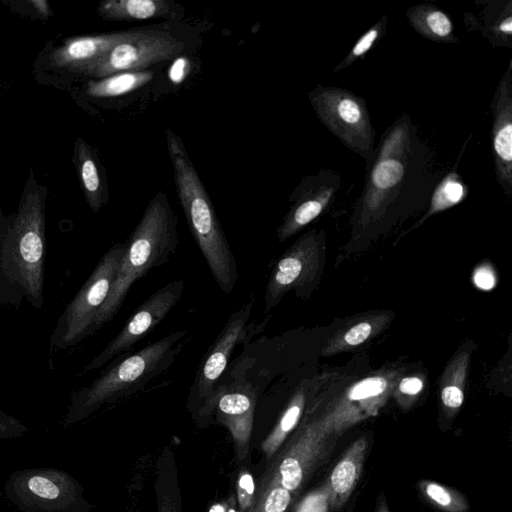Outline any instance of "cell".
Returning <instances> with one entry per match:
<instances>
[{
    "label": "cell",
    "instance_id": "cell-3",
    "mask_svg": "<svg viewBox=\"0 0 512 512\" xmlns=\"http://www.w3.org/2000/svg\"><path fill=\"white\" fill-rule=\"evenodd\" d=\"M179 244L177 217L163 191L148 203L127 241L109 294L98 310L89 336L111 321L135 282L166 264Z\"/></svg>",
    "mask_w": 512,
    "mask_h": 512
},
{
    "label": "cell",
    "instance_id": "cell-19",
    "mask_svg": "<svg viewBox=\"0 0 512 512\" xmlns=\"http://www.w3.org/2000/svg\"><path fill=\"white\" fill-rule=\"evenodd\" d=\"M74 163L85 199L93 212H98L108 200L106 179L93 149L81 138L74 146Z\"/></svg>",
    "mask_w": 512,
    "mask_h": 512
},
{
    "label": "cell",
    "instance_id": "cell-31",
    "mask_svg": "<svg viewBox=\"0 0 512 512\" xmlns=\"http://www.w3.org/2000/svg\"><path fill=\"white\" fill-rule=\"evenodd\" d=\"M387 384L381 377H371L356 383L347 393L349 402H366L380 396Z\"/></svg>",
    "mask_w": 512,
    "mask_h": 512
},
{
    "label": "cell",
    "instance_id": "cell-1",
    "mask_svg": "<svg viewBox=\"0 0 512 512\" xmlns=\"http://www.w3.org/2000/svg\"><path fill=\"white\" fill-rule=\"evenodd\" d=\"M435 185L432 152L410 114L404 112L382 133L366 163L357 222L368 227L388 215L415 208L430 199Z\"/></svg>",
    "mask_w": 512,
    "mask_h": 512
},
{
    "label": "cell",
    "instance_id": "cell-25",
    "mask_svg": "<svg viewBox=\"0 0 512 512\" xmlns=\"http://www.w3.org/2000/svg\"><path fill=\"white\" fill-rule=\"evenodd\" d=\"M152 71H126L119 72L97 80H92L85 86L88 96L107 98L123 95L134 91L153 78Z\"/></svg>",
    "mask_w": 512,
    "mask_h": 512
},
{
    "label": "cell",
    "instance_id": "cell-30",
    "mask_svg": "<svg viewBox=\"0 0 512 512\" xmlns=\"http://www.w3.org/2000/svg\"><path fill=\"white\" fill-rule=\"evenodd\" d=\"M255 480L246 466H242L236 480L235 497L240 512H247L256 494Z\"/></svg>",
    "mask_w": 512,
    "mask_h": 512
},
{
    "label": "cell",
    "instance_id": "cell-27",
    "mask_svg": "<svg viewBox=\"0 0 512 512\" xmlns=\"http://www.w3.org/2000/svg\"><path fill=\"white\" fill-rule=\"evenodd\" d=\"M418 489L422 496L443 512H467L469 503L465 495L456 489L432 480H421Z\"/></svg>",
    "mask_w": 512,
    "mask_h": 512
},
{
    "label": "cell",
    "instance_id": "cell-28",
    "mask_svg": "<svg viewBox=\"0 0 512 512\" xmlns=\"http://www.w3.org/2000/svg\"><path fill=\"white\" fill-rule=\"evenodd\" d=\"M172 456L163 455L161 458L157 483V512H182L178 483L176 478L171 477L174 469Z\"/></svg>",
    "mask_w": 512,
    "mask_h": 512
},
{
    "label": "cell",
    "instance_id": "cell-24",
    "mask_svg": "<svg viewBox=\"0 0 512 512\" xmlns=\"http://www.w3.org/2000/svg\"><path fill=\"white\" fill-rule=\"evenodd\" d=\"M306 403L303 391H297L288 402L280 418L262 441L261 450L269 460L285 443L288 436L296 429Z\"/></svg>",
    "mask_w": 512,
    "mask_h": 512
},
{
    "label": "cell",
    "instance_id": "cell-33",
    "mask_svg": "<svg viewBox=\"0 0 512 512\" xmlns=\"http://www.w3.org/2000/svg\"><path fill=\"white\" fill-rule=\"evenodd\" d=\"M28 427L19 419L0 410V440H17L24 437Z\"/></svg>",
    "mask_w": 512,
    "mask_h": 512
},
{
    "label": "cell",
    "instance_id": "cell-21",
    "mask_svg": "<svg viewBox=\"0 0 512 512\" xmlns=\"http://www.w3.org/2000/svg\"><path fill=\"white\" fill-rule=\"evenodd\" d=\"M410 26L422 37L442 44L458 41L450 16L441 8L431 3H420L406 10Z\"/></svg>",
    "mask_w": 512,
    "mask_h": 512
},
{
    "label": "cell",
    "instance_id": "cell-18",
    "mask_svg": "<svg viewBox=\"0 0 512 512\" xmlns=\"http://www.w3.org/2000/svg\"><path fill=\"white\" fill-rule=\"evenodd\" d=\"M367 454V440L362 437L354 441L334 466L325 481L330 497V511L342 508L354 491L362 474Z\"/></svg>",
    "mask_w": 512,
    "mask_h": 512
},
{
    "label": "cell",
    "instance_id": "cell-12",
    "mask_svg": "<svg viewBox=\"0 0 512 512\" xmlns=\"http://www.w3.org/2000/svg\"><path fill=\"white\" fill-rule=\"evenodd\" d=\"M184 288V281L178 279L157 289L137 308L113 340L90 361L84 372H92L129 353L177 305Z\"/></svg>",
    "mask_w": 512,
    "mask_h": 512
},
{
    "label": "cell",
    "instance_id": "cell-41",
    "mask_svg": "<svg viewBox=\"0 0 512 512\" xmlns=\"http://www.w3.org/2000/svg\"><path fill=\"white\" fill-rule=\"evenodd\" d=\"M375 512H389L385 495L381 494L378 497Z\"/></svg>",
    "mask_w": 512,
    "mask_h": 512
},
{
    "label": "cell",
    "instance_id": "cell-20",
    "mask_svg": "<svg viewBox=\"0 0 512 512\" xmlns=\"http://www.w3.org/2000/svg\"><path fill=\"white\" fill-rule=\"evenodd\" d=\"M479 13L473 16L478 29L493 47L512 48V1L477 0ZM471 18V19H472Z\"/></svg>",
    "mask_w": 512,
    "mask_h": 512
},
{
    "label": "cell",
    "instance_id": "cell-17",
    "mask_svg": "<svg viewBox=\"0 0 512 512\" xmlns=\"http://www.w3.org/2000/svg\"><path fill=\"white\" fill-rule=\"evenodd\" d=\"M129 32L130 30H126L66 38L50 51L47 57L48 66L79 73L124 39Z\"/></svg>",
    "mask_w": 512,
    "mask_h": 512
},
{
    "label": "cell",
    "instance_id": "cell-26",
    "mask_svg": "<svg viewBox=\"0 0 512 512\" xmlns=\"http://www.w3.org/2000/svg\"><path fill=\"white\" fill-rule=\"evenodd\" d=\"M294 495L273 476L263 472L256 486L254 501L247 512H288Z\"/></svg>",
    "mask_w": 512,
    "mask_h": 512
},
{
    "label": "cell",
    "instance_id": "cell-15",
    "mask_svg": "<svg viewBox=\"0 0 512 512\" xmlns=\"http://www.w3.org/2000/svg\"><path fill=\"white\" fill-rule=\"evenodd\" d=\"M491 142L496 180L512 196V59L500 78L490 104Z\"/></svg>",
    "mask_w": 512,
    "mask_h": 512
},
{
    "label": "cell",
    "instance_id": "cell-4",
    "mask_svg": "<svg viewBox=\"0 0 512 512\" xmlns=\"http://www.w3.org/2000/svg\"><path fill=\"white\" fill-rule=\"evenodd\" d=\"M166 141L188 228L218 287L230 294L238 282V265L212 201L181 138L168 128Z\"/></svg>",
    "mask_w": 512,
    "mask_h": 512
},
{
    "label": "cell",
    "instance_id": "cell-36",
    "mask_svg": "<svg viewBox=\"0 0 512 512\" xmlns=\"http://www.w3.org/2000/svg\"><path fill=\"white\" fill-rule=\"evenodd\" d=\"M190 63L185 57H177L169 68V78L172 82L181 83L189 73Z\"/></svg>",
    "mask_w": 512,
    "mask_h": 512
},
{
    "label": "cell",
    "instance_id": "cell-16",
    "mask_svg": "<svg viewBox=\"0 0 512 512\" xmlns=\"http://www.w3.org/2000/svg\"><path fill=\"white\" fill-rule=\"evenodd\" d=\"M314 238L299 239L286 250L272 269L265 294L264 310L269 312L290 289H299L310 278L313 269Z\"/></svg>",
    "mask_w": 512,
    "mask_h": 512
},
{
    "label": "cell",
    "instance_id": "cell-34",
    "mask_svg": "<svg viewBox=\"0 0 512 512\" xmlns=\"http://www.w3.org/2000/svg\"><path fill=\"white\" fill-rule=\"evenodd\" d=\"M373 331L369 321L359 322L346 331L342 341L346 346H357L366 341Z\"/></svg>",
    "mask_w": 512,
    "mask_h": 512
},
{
    "label": "cell",
    "instance_id": "cell-9",
    "mask_svg": "<svg viewBox=\"0 0 512 512\" xmlns=\"http://www.w3.org/2000/svg\"><path fill=\"white\" fill-rule=\"evenodd\" d=\"M337 438L324 428L322 420L306 423L267 460L263 472L295 496L329 457Z\"/></svg>",
    "mask_w": 512,
    "mask_h": 512
},
{
    "label": "cell",
    "instance_id": "cell-37",
    "mask_svg": "<svg viewBox=\"0 0 512 512\" xmlns=\"http://www.w3.org/2000/svg\"><path fill=\"white\" fill-rule=\"evenodd\" d=\"M474 282L477 287L483 290H490L495 285V276L487 267L478 268L474 273Z\"/></svg>",
    "mask_w": 512,
    "mask_h": 512
},
{
    "label": "cell",
    "instance_id": "cell-29",
    "mask_svg": "<svg viewBox=\"0 0 512 512\" xmlns=\"http://www.w3.org/2000/svg\"><path fill=\"white\" fill-rule=\"evenodd\" d=\"M387 26L388 18L383 15L358 38L344 59L336 65L332 72L338 73L363 58L383 38Z\"/></svg>",
    "mask_w": 512,
    "mask_h": 512
},
{
    "label": "cell",
    "instance_id": "cell-23",
    "mask_svg": "<svg viewBox=\"0 0 512 512\" xmlns=\"http://www.w3.org/2000/svg\"><path fill=\"white\" fill-rule=\"evenodd\" d=\"M471 137L472 135H469L465 140L453 167L434 186L428 209L420 223L436 213L459 204L467 196L468 187L458 172V166Z\"/></svg>",
    "mask_w": 512,
    "mask_h": 512
},
{
    "label": "cell",
    "instance_id": "cell-35",
    "mask_svg": "<svg viewBox=\"0 0 512 512\" xmlns=\"http://www.w3.org/2000/svg\"><path fill=\"white\" fill-rule=\"evenodd\" d=\"M441 399L447 408L457 409L463 403L464 394L458 386L450 385L443 388Z\"/></svg>",
    "mask_w": 512,
    "mask_h": 512
},
{
    "label": "cell",
    "instance_id": "cell-7",
    "mask_svg": "<svg viewBox=\"0 0 512 512\" xmlns=\"http://www.w3.org/2000/svg\"><path fill=\"white\" fill-rule=\"evenodd\" d=\"M308 99L325 128L350 151L369 162L376 144L365 99L346 88L321 84L308 93Z\"/></svg>",
    "mask_w": 512,
    "mask_h": 512
},
{
    "label": "cell",
    "instance_id": "cell-32",
    "mask_svg": "<svg viewBox=\"0 0 512 512\" xmlns=\"http://www.w3.org/2000/svg\"><path fill=\"white\" fill-rule=\"evenodd\" d=\"M329 499V490L324 482L319 488L302 498L294 512H331Z\"/></svg>",
    "mask_w": 512,
    "mask_h": 512
},
{
    "label": "cell",
    "instance_id": "cell-11",
    "mask_svg": "<svg viewBox=\"0 0 512 512\" xmlns=\"http://www.w3.org/2000/svg\"><path fill=\"white\" fill-rule=\"evenodd\" d=\"M184 43L168 33L153 30H130L129 34L78 74L97 79L109 75L140 71L150 65L178 56Z\"/></svg>",
    "mask_w": 512,
    "mask_h": 512
},
{
    "label": "cell",
    "instance_id": "cell-6",
    "mask_svg": "<svg viewBox=\"0 0 512 512\" xmlns=\"http://www.w3.org/2000/svg\"><path fill=\"white\" fill-rule=\"evenodd\" d=\"M7 500L20 512H90L84 488L70 473L57 468L12 472L5 484Z\"/></svg>",
    "mask_w": 512,
    "mask_h": 512
},
{
    "label": "cell",
    "instance_id": "cell-13",
    "mask_svg": "<svg viewBox=\"0 0 512 512\" xmlns=\"http://www.w3.org/2000/svg\"><path fill=\"white\" fill-rule=\"evenodd\" d=\"M257 393L247 381L219 385L210 405V417L229 431L239 462L249 457Z\"/></svg>",
    "mask_w": 512,
    "mask_h": 512
},
{
    "label": "cell",
    "instance_id": "cell-40",
    "mask_svg": "<svg viewBox=\"0 0 512 512\" xmlns=\"http://www.w3.org/2000/svg\"><path fill=\"white\" fill-rule=\"evenodd\" d=\"M33 8L37 11L40 16L45 18L49 17L51 14V10L48 2L44 0H33L28 2Z\"/></svg>",
    "mask_w": 512,
    "mask_h": 512
},
{
    "label": "cell",
    "instance_id": "cell-8",
    "mask_svg": "<svg viewBox=\"0 0 512 512\" xmlns=\"http://www.w3.org/2000/svg\"><path fill=\"white\" fill-rule=\"evenodd\" d=\"M124 250V243H114L67 304L56 322L50 345L55 349L73 347L89 336L94 318L106 300Z\"/></svg>",
    "mask_w": 512,
    "mask_h": 512
},
{
    "label": "cell",
    "instance_id": "cell-10",
    "mask_svg": "<svg viewBox=\"0 0 512 512\" xmlns=\"http://www.w3.org/2000/svg\"><path fill=\"white\" fill-rule=\"evenodd\" d=\"M254 304L255 298L251 297L230 314L196 372L188 403L197 420L206 421L210 418V405L217 383L227 368L234 348L247 335Z\"/></svg>",
    "mask_w": 512,
    "mask_h": 512
},
{
    "label": "cell",
    "instance_id": "cell-2",
    "mask_svg": "<svg viewBox=\"0 0 512 512\" xmlns=\"http://www.w3.org/2000/svg\"><path fill=\"white\" fill-rule=\"evenodd\" d=\"M46 189L28 176L18 209L0 217V304L18 309L44 303Z\"/></svg>",
    "mask_w": 512,
    "mask_h": 512
},
{
    "label": "cell",
    "instance_id": "cell-14",
    "mask_svg": "<svg viewBox=\"0 0 512 512\" xmlns=\"http://www.w3.org/2000/svg\"><path fill=\"white\" fill-rule=\"evenodd\" d=\"M341 183V177L331 169L304 177L290 197L293 205L278 227V240L285 241L316 219L336 196Z\"/></svg>",
    "mask_w": 512,
    "mask_h": 512
},
{
    "label": "cell",
    "instance_id": "cell-39",
    "mask_svg": "<svg viewBox=\"0 0 512 512\" xmlns=\"http://www.w3.org/2000/svg\"><path fill=\"white\" fill-rule=\"evenodd\" d=\"M423 388V382L417 377L404 378L399 384V390L406 395H416Z\"/></svg>",
    "mask_w": 512,
    "mask_h": 512
},
{
    "label": "cell",
    "instance_id": "cell-38",
    "mask_svg": "<svg viewBox=\"0 0 512 512\" xmlns=\"http://www.w3.org/2000/svg\"><path fill=\"white\" fill-rule=\"evenodd\" d=\"M208 512H240L237 506V501L234 493H230L225 498L213 502Z\"/></svg>",
    "mask_w": 512,
    "mask_h": 512
},
{
    "label": "cell",
    "instance_id": "cell-5",
    "mask_svg": "<svg viewBox=\"0 0 512 512\" xmlns=\"http://www.w3.org/2000/svg\"><path fill=\"white\" fill-rule=\"evenodd\" d=\"M185 329L171 332L126 357H118L89 385L71 394L64 425H73L90 417L102 406L139 391L164 373L180 352Z\"/></svg>",
    "mask_w": 512,
    "mask_h": 512
},
{
    "label": "cell",
    "instance_id": "cell-22",
    "mask_svg": "<svg viewBox=\"0 0 512 512\" xmlns=\"http://www.w3.org/2000/svg\"><path fill=\"white\" fill-rule=\"evenodd\" d=\"M173 5L167 0H105L98 4L97 13L109 21L145 20L171 16Z\"/></svg>",
    "mask_w": 512,
    "mask_h": 512
}]
</instances>
